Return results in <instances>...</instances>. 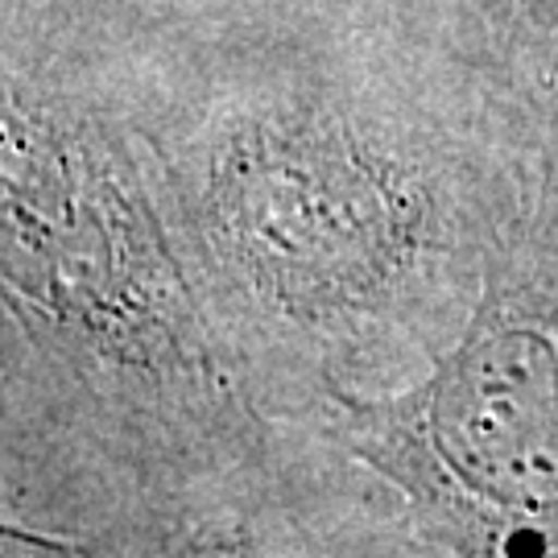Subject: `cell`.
Wrapping results in <instances>:
<instances>
[{
	"label": "cell",
	"instance_id": "cell-1",
	"mask_svg": "<svg viewBox=\"0 0 558 558\" xmlns=\"http://www.w3.org/2000/svg\"><path fill=\"white\" fill-rule=\"evenodd\" d=\"M124 112L244 393L290 426L430 373L546 141L299 34L186 50Z\"/></svg>",
	"mask_w": 558,
	"mask_h": 558
},
{
	"label": "cell",
	"instance_id": "cell-2",
	"mask_svg": "<svg viewBox=\"0 0 558 558\" xmlns=\"http://www.w3.org/2000/svg\"><path fill=\"white\" fill-rule=\"evenodd\" d=\"M0 521L50 525L257 447L124 100L4 41Z\"/></svg>",
	"mask_w": 558,
	"mask_h": 558
},
{
	"label": "cell",
	"instance_id": "cell-3",
	"mask_svg": "<svg viewBox=\"0 0 558 558\" xmlns=\"http://www.w3.org/2000/svg\"><path fill=\"white\" fill-rule=\"evenodd\" d=\"M311 426L398 493L435 558H558V133L456 343L393 393H336Z\"/></svg>",
	"mask_w": 558,
	"mask_h": 558
},
{
	"label": "cell",
	"instance_id": "cell-4",
	"mask_svg": "<svg viewBox=\"0 0 558 558\" xmlns=\"http://www.w3.org/2000/svg\"><path fill=\"white\" fill-rule=\"evenodd\" d=\"M0 558H435L385 480L315 426L274 422L244 456L87 505L0 521Z\"/></svg>",
	"mask_w": 558,
	"mask_h": 558
},
{
	"label": "cell",
	"instance_id": "cell-5",
	"mask_svg": "<svg viewBox=\"0 0 558 558\" xmlns=\"http://www.w3.org/2000/svg\"><path fill=\"white\" fill-rule=\"evenodd\" d=\"M447 46L542 133H558V0H426Z\"/></svg>",
	"mask_w": 558,
	"mask_h": 558
}]
</instances>
